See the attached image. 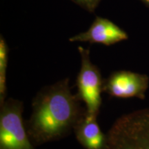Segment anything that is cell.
<instances>
[{
	"instance_id": "6da1fadb",
	"label": "cell",
	"mask_w": 149,
	"mask_h": 149,
	"mask_svg": "<svg viewBox=\"0 0 149 149\" xmlns=\"http://www.w3.org/2000/svg\"><path fill=\"white\" fill-rule=\"evenodd\" d=\"M69 82L66 78L45 86L33 99L26 130L35 146L70 135L85 113L77 94L71 93Z\"/></svg>"
},
{
	"instance_id": "7a4b0ae2",
	"label": "cell",
	"mask_w": 149,
	"mask_h": 149,
	"mask_svg": "<svg viewBox=\"0 0 149 149\" xmlns=\"http://www.w3.org/2000/svg\"><path fill=\"white\" fill-rule=\"evenodd\" d=\"M104 149H149V108L119 117L107 134Z\"/></svg>"
},
{
	"instance_id": "3957f363",
	"label": "cell",
	"mask_w": 149,
	"mask_h": 149,
	"mask_svg": "<svg viewBox=\"0 0 149 149\" xmlns=\"http://www.w3.org/2000/svg\"><path fill=\"white\" fill-rule=\"evenodd\" d=\"M23 103L10 98L1 106L0 149H35L22 119Z\"/></svg>"
},
{
	"instance_id": "277c9868",
	"label": "cell",
	"mask_w": 149,
	"mask_h": 149,
	"mask_svg": "<svg viewBox=\"0 0 149 149\" xmlns=\"http://www.w3.org/2000/svg\"><path fill=\"white\" fill-rule=\"evenodd\" d=\"M81 57V68L76 79L77 95L86 106L89 115L97 117L102 106V92L104 81L98 67L91 61L90 50L78 47Z\"/></svg>"
},
{
	"instance_id": "5b68a950",
	"label": "cell",
	"mask_w": 149,
	"mask_h": 149,
	"mask_svg": "<svg viewBox=\"0 0 149 149\" xmlns=\"http://www.w3.org/2000/svg\"><path fill=\"white\" fill-rule=\"evenodd\" d=\"M148 86L149 77L147 74L118 70L112 72L104 80L103 91L113 97L144 100Z\"/></svg>"
},
{
	"instance_id": "8992f818",
	"label": "cell",
	"mask_w": 149,
	"mask_h": 149,
	"mask_svg": "<svg viewBox=\"0 0 149 149\" xmlns=\"http://www.w3.org/2000/svg\"><path fill=\"white\" fill-rule=\"evenodd\" d=\"M128 39L127 33L114 22L97 16L88 31L74 35L70 37L69 41L100 44L109 46Z\"/></svg>"
},
{
	"instance_id": "52a82bcc",
	"label": "cell",
	"mask_w": 149,
	"mask_h": 149,
	"mask_svg": "<svg viewBox=\"0 0 149 149\" xmlns=\"http://www.w3.org/2000/svg\"><path fill=\"white\" fill-rule=\"evenodd\" d=\"M96 116L85 112L74 128L78 142L85 149H104L107 142V134L99 126Z\"/></svg>"
},
{
	"instance_id": "ba28073f",
	"label": "cell",
	"mask_w": 149,
	"mask_h": 149,
	"mask_svg": "<svg viewBox=\"0 0 149 149\" xmlns=\"http://www.w3.org/2000/svg\"><path fill=\"white\" fill-rule=\"evenodd\" d=\"M9 48L2 35L0 36V106L5 102L6 92V70Z\"/></svg>"
},
{
	"instance_id": "9c48e42d",
	"label": "cell",
	"mask_w": 149,
	"mask_h": 149,
	"mask_svg": "<svg viewBox=\"0 0 149 149\" xmlns=\"http://www.w3.org/2000/svg\"><path fill=\"white\" fill-rule=\"evenodd\" d=\"M89 13H94L102 0H70Z\"/></svg>"
},
{
	"instance_id": "30bf717a",
	"label": "cell",
	"mask_w": 149,
	"mask_h": 149,
	"mask_svg": "<svg viewBox=\"0 0 149 149\" xmlns=\"http://www.w3.org/2000/svg\"><path fill=\"white\" fill-rule=\"evenodd\" d=\"M141 2H143L147 7L149 8V0H140Z\"/></svg>"
}]
</instances>
